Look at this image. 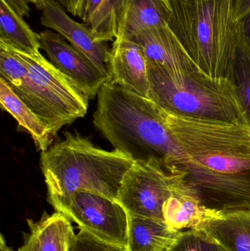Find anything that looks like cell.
I'll use <instances>...</instances> for the list:
<instances>
[{"label": "cell", "mask_w": 250, "mask_h": 251, "mask_svg": "<svg viewBox=\"0 0 250 251\" xmlns=\"http://www.w3.org/2000/svg\"><path fill=\"white\" fill-rule=\"evenodd\" d=\"M158 107L180 145L186 179L203 204L221 212L250 210V126Z\"/></svg>", "instance_id": "obj_1"}, {"label": "cell", "mask_w": 250, "mask_h": 251, "mask_svg": "<svg viewBox=\"0 0 250 251\" xmlns=\"http://www.w3.org/2000/svg\"><path fill=\"white\" fill-rule=\"evenodd\" d=\"M28 1L32 3L38 10H41L46 0H28Z\"/></svg>", "instance_id": "obj_30"}, {"label": "cell", "mask_w": 250, "mask_h": 251, "mask_svg": "<svg viewBox=\"0 0 250 251\" xmlns=\"http://www.w3.org/2000/svg\"><path fill=\"white\" fill-rule=\"evenodd\" d=\"M21 17H29L30 8L28 0H4Z\"/></svg>", "instance_id": "obj_26"}, {"label": "cell", "mask_w": 250, "mask_h": 251, "mask_svg": "<svg viewBox=\"0 0 250 251\" xmlns=\"http://www.w3.org/2000/svg\"><path fill=\"white\" fill-rule=\"evenodd\" d=\"M228 79L236 88L250 125V41L245 35L240 22L230 60Z\"/></svg>", "instance_id": "obj_20"}, {"label": "cell", "mask_w": 250, "mask_h": 251, "mask_svg": "<svg viewBox=\"0 0 250 251\" xmlns=\"http://www.w3.org/2000/svg\"><path fill=\"white\" fill-rule=\"evenodd\" d=\"M61 4L66 11L71 13L73 16L82 19L87 0H54Z\"/></svg>", "instance_id": "obj_24"}, {"label": "cell", "mask_w": 250, "mask_h": 251, "mask_svg": "<svg viewBox=\"0 0 250 251\" xmlns=\"http://www.w3.org/2000/svg\"><path fill=\"white\" fill-rule=\"evenodd\" d=\"M0 102L2 110L8 112L30 134L38 150L45 151L54 140L49 130L41 119L19 98L0 78Z\"/></svg>", "instance_id": "obj_17"}, {"label": "cell", "mask_w": 250, "mask_h": 251, "mask_svg": "<svg viewBox=\"0 0 250 251\" xmlns=\"http://www.w3.org/2000/svg\"><path fill=\"white\" fill-rule=\"evenodd\" d=\"M126 0H103L94 13L90 28L97 41H114L120 10Z\"/></svg>", "instance_id": "obj_21"}, {"label": "cell", "mask_w": 250, "mask_h": 251, "mask_svg": "<svg viewBox=\"0 0 250 251\" xmlns=\"http://www.w3.org/2000/svg\"><path fill=\"white\" fill-rule=\"evenodd\" d=\"M235 16L240 22L250 12V0H234Z\"/></svg>", "instance_id": "obj_27"}, {"label": "cell", "mask_w": 250, "mask_h": 251, "mask_svg": "<svg viewBox=\"0 0 250 251\" xmlns=\"http://www.w3.org/2000/svg\"><path fill=\"white\" fill-rule=\"evenodd\" d=\"M41 23L52 29L69 44L88 57L107 76V61L110 50L107 42L97 41L91 28L70 17L64 7L54 0H46L41 10Z\"/></svg>", "instance_id": "obj_10"}, {"label": "cell", "mask_w": 250, "mask_h": 251, "mask_svg": "<svg viewBox=\"0 0 250 251\" xmlns=\"http://www.w3.org/2000/svg\"><path fill=\"white\" fill-rule=\"evenodd\" d=\"M180 231L164 220L129 215L127 251H165Z\"/></svg>", "instance_id": "obj_15"}, {"label": "cell", "mask_w": 250, "mask_h": 251, "mask_svg": "<svg viewBox=\"0 0 250 251\" xmlns=\"http://www.w3.org/2000/svg\"><path fill=\"white\" fill-rule=\"evenodd\" d=\"M135 161L126 153L96 147L88 138L66 133V138L42 151L41 166L51 204L79 190L117 201L122 181Z\"/></svg>", "instance_id": "obj_3"}, {"label": "cell", "mask_w": 250, "mask_h": 251, "mask_svg": "<svg viewBox=\"0 0 250 251\" xmlns=\"http://www.w3.org/2000/svg\"><path fill=\"white\" fill-rule=\"evenodd\" d=\"M18 251H40L38 240L32 233L26 237L24 244Z\"/></svg>", "instance_id": "obj_28"}, {"label": "cell", "mask_w": 250, "mask_h": 251, "mask_svg": "<svg viewBox=\"0 0 250 251\" xmlns=\"http://www.w3.org/2000/svg\"><path fill=\"white\" fill-rule=\"evenodd\" d=\"M38 34L48 60L89 100L98 96L107 76L57 32L46 29Z\"/></svg>", "instance_id": "obj_9"}, {"label": "cell", "mask_w": 250, "mask_h": 251, "mask_svg": "<svg viewBox=\"0 0 250 251\" xmlns=\"http://www.w3.org/2000/svg\"><path fill=\"white\" fill-rule=\"evenodd\" d=\"M107 82L148 98L150 84L146 59L136 43L114 39L107 61Z\"/></svg>", "instance_id": "obj_12"}, {"label": "cell", "mask_w": 250, "mask_h": 251, "mask_svg": "<svg viewBox=\"0 0 250 251\" xmlns=\"http://www.w3.org/2000/svg\"><path fill=\"white\" fill-rule=\"evenodd\" d=\"M171 17L169 0H126L118 19L117 39L135 35L168 25Z\"/></svg>", "instance_id": "obj_14"}, {"label": "cell", "mask_w": 250, "mask_h": 251, "mask_svg": "<svg viewBox=\"0 0 250 251\" xmlns=\"http://www.w3.org/2000/svg\"><path fill=\"white\" fill-rule=\"evenodd\" d=\"M70 251H125L116 246L107 244L91 235L83 229L75 236Z\"/></svg>", "instance_id": "obj_23"}, {"label": "cell", "mask_w": 250, "mask_h": 251, "mask_svg": "<svg viewBox=\"0 0 250 251\" xmlns=\"http://www.w3.org/2000/svg\"><path fill=\"white\" fill-rule=\"evenodd\" d=\"M187 173L170 171L154 163L135 162L127 171L117 201L129 215L164 220L163 206L173 184Z\"/></svg>", "instance_id": "obj_8"}, {"label": "cell", "mask_w": 250, "mask_h": 251, "mask_svg": "<svg viewBox=\"0 0 250 251\" xmlns=\"http://www.w3.org/2000/svg\"><path fill=\"white\" fill-rule=\"evenodd\" d=\"M0 41L26 54H40L39 34L4 0H0Z\"/></svg>", "instance_id": "obj_18"}, {"label": "cell", "mask_w": 250, "mask_h": 251, "mask_svg": "<svg viewBox=\"0 0 250 251\" xmlns=\"http://www.w3.org/2000/svg\"><path fill=\"white\" fill-rule=\"evenodd\" d=\"M186 176L187 174L173 184L171 195L163 206L164 221L179 231L202 228L223 212L204 206Z\"/></svg>", "instance_id": "obj_13"}, {"label": "cell", "mask_w": 250, "mask_h": 251, "mask_svg": "<svg viewBox=\"0 0 250 251\" xmlns=\"http://www.w3.org/2000/svg\"><path fill=\"white\" fill-rule=\"evenodd\" d=\"M51 206L76 223L79 229L127 251L129 215L117 201L92 192L79 190Z\"/></svg>", "instance_id": "obj_7"}, {"label": "cell", "mask_w": 250, "mask_h": 251, "mask_svg": "<svg viewBox=\"0 0 250 251\" xmlns=\"http://www.w3.org/2000/svg\"><path fill=\"white\" fill-rule=\"evenodd\" d=\"M168 23L198 67L213 77H229L239 22L234 0H169Z\"/></svg>", "instance_id": "obj_5"}, {"label": "cell", "mask_w": 250, "mask_h": 251, "mask_svg": "<svg viewBox=\"0 0 250 251\" xmlns=\"http://www.w3.org/2000/svg\"><path fill=\"white\" fill-rule=\"evenodd\" d=\"M129 41L142 48L147 66L173 74L202 71L168 25L141 32Z\"/></svg>", "instance_id": "obj_11"}, {"label": "cell", "mask_w": 250, "mask_h": 251, "mask_svg": "<svg viewBox=\"0 0 250 251\" xmlns=\"http://www.w3.org/2000/svg\"><path fill=\"white\" fill-rule=\"evenodd\" d=\"M148 67V99L177 114L250 126L246 112L230 79L203 71L170 73Z\"/></svg>", "instance_id": "obj_6"}, {"label": "cell", "mask_w": 250, "mask_h": 251, "mask_svg": "<svg viewBox=\"0 0 250 251\" xmlns=\"http://www.w3.org/2000/svg\"><path fill=\"white\" fill-rule=\"evenodd\" d=\"M93 124L114 149L135 162L184 171L180 145L150 99L106 82L98 92Z\"/></svg>", "instance_id": "obj_2"}, {"label": "cell", "mask_w": 250, "mask_h": 251, "mask_svg": "<svg viewBox=\"0 0 250 251\" xmlns=\"http://www.w3.org/2000/svg\"><path fill=\"white\" fill-rule=\"evenodd\" d=\"M239 22H240L241 26H242L245 35L248 37L250 41V12Z\"/></svg>", "instance_id": "obj_29"}, {"label": "cell", "mask_w": 250, "mask_h": 251, "mask_svg": "<svg viewBox=\"0 0 250 251\" xmlns=\"http://www.w3.org/2000/svg\"><path fill=\"white\" fill-rule=\"evenodd\" d=\"M102 1L103 0H87L85 9H84L83 15L81 19L83 21L84 24L90 26L94 13H95Z\"/></svg>", "instance_id": "obj_25"}, {"label": "cell", "mask_w": 250, "mask_h": 251, "mask_svg": "<svg viewBox=\"0 0 250 251\" xmlns=\"http://www.w3.org/2000/svg\"><path fill=\"white\" fill-rule=\"evenodd\" d=\"M29 225L38 240L40 251H70L76 234L64 214L56 212L40 222L29 221Z\"/></svg>", "instance_id": "obj_19"}, {"label": "cell", "mask_w": 250, "mask_h": 251, "mask_svg": "<svg viewBox=\"0 0 250 251\" xmlns=\"http://www.w3.org/2000/svg\"><path fill=\"white\" fill-rule=\"evenodd\" d=\"M0 78L52 137L63 126L87 114L89 99L41 53L31 55L0 41Z\"/></svg>", "instance_id": "obj_4"}, {"label": "cell", "mask_w": 250, "mask_h": 251, "mask_svg": "<svg viewBox=\"0 0 250 251\" xmlns=\"http://www.w3.org/2000/svg\"><path fill=\"white\" fill-rule=\"evenodd\" d=\"M165 251H226L203 228L180 231Z\"/></svg>", "instance_id": "obj_22"}, {"label": "cell", "mask_w": 250, "mask_h": 251, "mask_svg": "<svg viewBox=\"0 0 250 251\" xmlns=\"http://www.w3.org/2000/svg\"><path fill=\"white\" fill-rule=\"evenodd\" d=\"M202 228L226 251H250V210L223 212Z\"/></svg>", "instance_id": "obj_16"}, {"label": "cell", "mask_w": 250, "mask_h": 251, "mask_svg": "<svg viewBox=\"0 0 250 251\" xmlns=\"http://www.w3.org/2000/svg\"><path fill=\"white\" fill-rule=\"evenodd\" d=\"M1 245H0V249H1V251H13V249L11 248L8 247V246L6 245L5 241H4V237H3L2 235H1Z\"/></svg>", "instance_id": "obj_31"}]
</instances>
